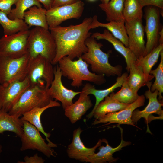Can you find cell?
Instances as JSON below:
<instances>
[{
	"mask_svg": "<svg viewBox=\"0 0 163 163\" xmlns=\"http://www.w3.org/2000/svg\"><path fill=\"white\" fill-rule=\"evenodd\" d=\"M23 132L20 137L22 142L21 151L32 149L37 150L48 158L55 157L56 153L41 136L40 131L28 122L22 120Z\"/></svg>",
	"mask_w": 163,
	"mask_h": 163,
	"instance_id": "obj_8",
	"label": "cell"
},
{
	"mask_svg": "<svg viewBox=\"0 0 163 163\" xmlns=\"http://www.w3.org/2000/svg\"><path fill=\"white\" fill-rule=\"evenodd\" d=\"M0 109H1V107H0Z\"/></svg>",
	"mask_w": 163,
	"mask_h": 163,
	"instance_id": "obj_44",
	"label": "cell"
},
{
	"mask_svg": "<svg viewBox=\"0 0 163 163\" xmlns=\"http://www.w3.org/2000/svg\"><path fill=\"white\" fill-rule=\"evenodd\" d=\"M54 79L48 88V92L53 99H55L62 103L65 109L73 103V99L81 91H75L65 87L62 81V75L58 65L54 68Z\"/></svg>",
	"mask_w": 163,
	"mask_h": 163,
	"instance_id": "obj_15",
	"label": "cell"
},
{
	"mask_svg": "<svg viewBox=\"0 0 163 163\" xmlns=\"http://www.w3.org/2000/svg\"><path fill=\"white\" fill-rule=\"evenodd\" d=\"M128 75L127 72L124 73L120 76L117 78L116 82L114 84L109 88L104 89H97L94 86L89 83H87L85 85L82 91L88 95L90 94L93 95L96 98L95 103L93 109L91 112L87 115L86 117L88 119L93 117V113L96 107L101 101L104 100L105 97L113 92L117 88L121 87L123 83L126 79Z\"/></svg>",
	"mask_w": 163,
	"mask_h": 163,
	"instance_id": "obj_22",
	"label": "cell"
},
{
	"mask_svg": "<svg viewBox=\"0 0 163 163\" xmlns=\"http://www.w3.org/2000/svg\"><path fill=\"white\" fill-rule=\"evenodd\" d=\"M142 8L138 0H125L123 13L125 21L142 20Z\"/></svg>",
	"mask_w": 163,
	"mask_h": 163,
	"instance_id": "obj_32",
	"label": "cell"
},
{
	"mask_svg": "<svg viewBox=\"0 0 163 163\" xmlns=\"http://www.w3.org/2000/svg\"><path fill=\"white\" fill-rule=\"evenodd\" d=\"M92 21V18L87 17L78 24L49 28L56 46V55L52 62L53 65L56 64L64 56L73 60L87 51L85 41L92 34L89 30Z\"/></svg>",
	"mask_w": 163,
	"mask_h": 163,
	"instance_id": "obj_1",
	"label": "cell"
},
{
	"mask_svg": "<svg viewBox=\"0 0 163 163\" xmlns=\"http://www.w3.org/2000/svg\"><path fill=\"white\" fill-rule=\"evenodd\" d=\"M30 30L20 31L0 39V56L17 58L28 53V38Z\"/></svg>",
	"mask_w": 163,
	"mask_h": 163,
	"instance_id": "obj_9",
	"label": "cell"
},
{
	"mask_svg": "<svg viewBox=\"0 0 163 163\" xmlns=\"http://www.w3.org/2000/svg\"><path fill=\"white\" fill-rule=\"evenodd\" d=\"M2 147L1 145L0 144V155L2 151Z\"/></svg>",
	"mask_w": 163,
	"mask_h": 163,
	"instance_id": "obj_42",
	"label": "cell"
},
{
	"mask_svg": "<svg viewBox=\"0 0 163 163\" xmlns=\"http://www.w3.org/2000/svg\"><path fill=\"white\" fill-rule=\"evenodd\" d=\"M159 44L163 43V28L160 30L159 33Z\"/></svg>",
	"mask_w": 163,
	"mask_h": 163,
	"instance_id": "obj_40",
	"label": "cell"
},
{
	"mask_svg": "<svg viewBox=\"0 0 163 163\" xmlns=\"http://www.w3.org/2000/svg\"><path fill=\"white\" fill-rule=\"evenodd\" d=\"M125 23L110 21L108 23H102L98 21L97 15H94L92 18L90 28L91 29L100 27L106 28L113 36L121 41L126 47H128V37Z\"/></svg>",
	"mask_w": 163,
	"mask_h": 163,
	"instance_id": "obj_23",
	"label": "cell"
},
{
	"mask_svg": "<svg viewBox=\"0 0 163 163\" xmlns=\"http://www.w3.org/2000/svg\"><path fill=\"white\" fill-rule=\"evenodd\" d=\"M24 161H18V163H43L45 160L42 157L39 156L37 153L33 156L29 157L25 156L24 158Z\"/></svg>",
	"mask_w": 163,
	"mask_h": 163,
	"instance_id": "obj_37",
	"label": "cell"
},
{
	"mask_svg": "<svg viewBox=\"0 0 163 163\" xmlns=\"http://www.w3.org/2000/svg\"><path fill=\"white\" fill-rule=\"evenodd\" d=\"M78 0H54L52 7L54 8L73 3Z\"/></svg>",
	"mask_w": 163,
	"mask_h": 163,
	"instance_id": "obj_38",
	"label": "cell"
},
{
	"mask_svg": "<svg viewBox=\"0 0 163 163\" xmlns=\"http://www.w3.org/2000/svg\"><path fill=\"white\" fill-rule=\"evenodd\" d=\"M161 61L158 67L155 69L151 70L150 74L155 78V80L150 88L151 91L153 92L156 90L158 91V99H162V94L163 92V50L160 53Z\"/></svg>",
	"mask_w": 163,
	"mask_h": 163,
	"instance_id": "obj_34",
	"label": "cell"
},
{
	"mask_svg": "<svg viewBox=\"0 0 163 163\" xmlns=\"http://www.w3.org/2000/svg\"><path fill=\"white\" fill-rule=\"evenodd\" d=\"M163 50V43H159L146 55L136 59L135 63L142 68L146 80L150 81L154 76L150 74L153 67L157 62L161 51Z\"/></svg>",
	"mask_w": 163,
	"mask_h": 163,
	"instance_id": "obj_26",
	"label": "cell"
},
{
	"mask_svg": "<svg viewBox=\"0 0 163 163\" xmlns=\"http://www.w3.org/2000/svg\"><path fill=\"white\" fill-rule=\"evenodd\" d=\"M145 101L144 95L139 96L136 100L125 108L118 111L108 113L98 119H95L92 124L95 125L104 123L107 125L117 123L119 125L121 124L130 125L139 128L133 123L131 117L133 112L136 109L144 105Z\"/></svg>",
	"mask_w": 163,
	"mask_h": 163,
	"instance_id": "obj_14",
	"label": "cell"
},
{
	"mask_svg": "<svg viewBox=\"0 0 163 163\" xmlns=\"http://www.w3.org/2000/svg\"><path fill=\"white\" fill-rule=\"evenodd\" d=\"M30 56L28 53L19 58L0 56V85H5L26 77Z\"/></svg>",
	"mask_w": 163,
	"mask_h": 163,
	"instance_id": "obj_7",
	"label": "cell"
},
{
	"mask_svg": "<svg viewBox=\"0 0 163 163\" xmlns=\"http://www.w3.org/2000/svg\"><path fill=\"white\" fill-rule=\"evenodd\" d=\"M30 86L29 81L26 77L23 80L15 81L5 85H0L1 109L8 112Z\"/></svg>",
	"mask_w": 163,
	"mask_h": 163,
	"instance_id": "obj_13",
	"label": "cell"
},
{
	"mask_svg": "<svg viewBox=\"0 0 163 163\" xmlns=\"http://www.w3.org/2000/svg\"><path fill=\"white\" fill-rule=\"evenodd\" d=\"M126 81L130 88L135 91L138 92L141 87L152 84V82L146 80L142 67L135 63L131 66Z\"/></svg>",
	"mask_w": 163,
	"mask_h": 163,
	"instance_id": "obj_29",
	"label": "cell"
},
{
	"mask_svg": "<svg viewBox=\"0 0 163 163\" xmlns=\"http://www.w3.org/2000/svg\"></svg>",
	"mask_w": 163,
	"mask_h": 163,
	"instance_id": "obj_45",
	"label": "cell"
},
{
	"mask_svg": "<svg viewBox=\"0 0 163 163\" xmlns=\"http://www.w3.org/2000/svg\"><path fill=\"white\" fill-rule=\"evenodd\" d=\"M125 23L128 37V48L136 59H139L144 56L145 50L144 27L142 20L125 21Z\"/></svg>",
	"mask_w": 163,
	"mask_h": 163,
	"instance_id": "obj_12",
	"label": "cell"
},
{
	"mask_svg": "<svg viewBox=\"0 0 163 163\" xmlns=\"http://www.w3.org/2000/svg\"><path fill=\"white\" fill-rule=\"evenodd\" d=\"M60 106L59 102L52 100L46 106L35 107L25 113L21 118L22 120L27 121L34 126L40 132L43 133L46 137V139L48 142V144L52 148L57 147V145L53 143L49 139L51 134L44 131L41 122L40 117L43 112L47 109L52 107H59Z\"/></svg>",
	"mask_w": 163,
	"mask_h": 163,
	"instance_id": "obj_21",
	"label": "cell"
},
{
	"mask_svg": "<svg viewBox=\"0 0 163 163\" xmlns=\"http://www.w3.org/2000/svg\"><path fill=\"white\" fill-rule=\"evenodd\" d=\"M124 2L125 0H110L107 3H101L99 6L105 12L107 21L125 22Z\"/></svg>",
	"mask_w": 163,
	"mask_h": 163,
	"instance_id": "obj_25",
	"label": "cell"
},
{
	"mask_svg": "<svg viewBox=\"0 0 163 163\" xmlns=\"http://www.w3.org/2000/svg\"><path fill=\"white\" fill-rule=\"evenodd\" d=\"M8 131L13 132L20 138L23 132L22 120L15 115L9 114L4 110H0V134Z\"/></svg>",
	"mask_w": 163,
	"mask_h": 163,
	"instance_id": "obj_24",
	"label": "cell"
},
{
	"mask_svg": "<svg viewBox=\"0 0 163 163\" xmlns=\"http://www.w3.org/2000/svg\"><path fill=\"white\" fill-rule=\"evenodd\" d=\"M121 89L117 92H113L109 94L114 99L120 102L130 104L139 97L138 92L131 89L129 86L126 79L121 86Z\"/></svg>",
	"mask_w": 163,
	"mask_h": 163,
	"instance_id": "obj_31",
	"label": "cell"
},
{
	"mask_svg": "<svg viewBox=\"0 0 163 163\" xmlns=\"http://www.w3.org/2000/svg\"><path fill=\"white\" fill-rule=\"evenodd\" d=\"M88 1H94L96 0H88Z\"/></svg>",
	"mask_w": 163,
	"mask_h": 163,
	"instance_id": "obj_43",
	"label": "cell"
},
{
	"mask_svg": "<svg viewBox=\"0 0 163 163\" xmlns=\"http://www.w3.org/2000/svg\"><path fill=\"white\" fill-rule=\"evenodd\" d=\"M152 85L147 86L148 90L145 92L144 94L145 97L149 100L148 104L142 110H135L133 112L131 117L132 121L134 124L136 123L141 118H144L147 125V132L151 134L152 133L149 129L148 124L149 116L152 114L155 113L162 118L163 115V111L161 108L163 104L157 99L158 91L156 90L152 92L150 90Z\"/></svg>",
	"mask_w": 163,
	"mask_h": 163,
	"instance_id": "obj_17",
	"label": "cell"
},
{
	"mask_svg": "<svg viewBox=\"0 0 163 163\" xmlns=\"http://www.w3.org/2000/svg\"><path fill=\"white\" fill-rule=\"evenodd\" d=\"M85 44L88 51L81 57L87 63L90 65L93 72L108 77L119 76L122 75V66L120 65L113 66L109 63V53H105L101 50L102 44L98 43L95 38L91 36L86 39Z\"/></svg>",
	"mask_w": 163,
	"mask_h": 163,
	"instance_id": "obj_2",
	"label": "cell"
},
{
	"mask_svg": "<svg viewBox=\"0 0 163 163\" xmlns=\"http://www.w3.org/2000/svg\"><path fill=\"white\" fill-rule=\"evenodd\" d=\"M57 63L62 76L72 81L71 85L73 87L79 88L83 85V81H87L97 85L106 82L105 75H99L90 71L89 65L81 57L76 60L71 59L67 56L60 59Z\"/></svg>",
	"mask_w": 163,
	"mask_h": 163,
	"instance_id": "obj_3",
	"label": "cell"
},
{
	"mask_svg": "<svg viewBox=\"0 0 163 163\" xmlns=\"http://www.w3.org/2000/svg\"><path fill=\"white\" fill-rule=\"evenodd\" d=\"M162 11L163 10L153 6H147L145 8L144 31L146 34L147 42L144 56L149 53L159 44L160 17Z\"/></svg>",
	"mask_w": 163,
	"mask_h": 163,
	"instance_id": "obj_10",
	"label": "cell"
},
{
	"mask_svg": "<svg viewBox=\"0 0 163 163\" xmlns=\"http://www.w3.org/2000/svg\"><path fill=\"white\" fill-rule=\"evenodd\" d=\"M48 88L30 86L23 93L8 113L20 117L35 107L47 106L53 99L49 94Z\"/></svg>",
	"mask_w": 163,
	"mask_h": 163,
	"instance_id": "obj_5",
	"label": "cell"
},
{
	"mask_svg": "<svg viewBox=\"0 0 163 163\" xmlns=\"http://www.w3.org/2000/svg\"><path fill=\"white\" fill-rule=\"evenodd\" d=\"M0 24L3 29L4 35L6 36L28 30L29 28L23 19H11L7 14L0 11Z\"/></svg>",
	"mask_w": 163,
	"mask_h": 163,
	"instance_id": "obj_30",
	"label": "cell"
},
{
	"mask_svg": "<svg viewBox=\"0 0 163 163\" xmlns=\"http://www.w3.org/2000/svg\"><path fill=\"white\" fill-rule=\"evenodd\" d=\"M46 10L34 5L24 13V20L30 27H39L49 30L46 16Z\"/></svg>",
	"mask_w": 163,
	"mask_h": 163,
	"instance_id": "obj_27",
	"label": "cell"
},
{
	"mask_svg": "<svg viewBox=\"0 0 163 163\" xmlns=\"http://www.w3.org/2000/svg\"><path fill=\"white\" fill-rule=\"evenodd\" d=\"M102 4H106L108 3L110 0H100Z\"/></svg>",
	"mask_w": 163,
	"mask_h": 163,
	"instance_id": "obj_41",
	"label": "cell"
},
{
	"mask_svg": "<svg viewBox=\"0 0 163 163\" xmlns=\"http://www.w3.org/2000/svg\"><path fill=\"white\" fill-rule=\"evenodd\" d=\"M91 37L98 40L103 39L110 43L114 49L125 58L126 64V69L129 72L131 66L135 63L136 58L131 50L126 47L119 40L115 37L107 29H105L102 33L95 32L92 34Z\"/></svg>",
	"mask_w": 163,
	"mask_h": 163,
	"instance_id": "obj_19",
	"label": "cell"
},
{
	"mask_svg": "<svg viewBox=\"0 0 163 163\" xmlns=\"http://www.w3.org/2000/svg\"><path fill=\"white\" fill-rule=\"evenodd\" d=\"M82 131L80 127L74 130L72 141L68 145L66 152L69 158L80 162H85L88 157L94 153L96 149L101 145L102 141L99 139L93 147H86L80 138V135Z\"/></svg>",
	"mask_w": 163,
	"mask_h": 163,
	"instance_id": "obj_16",
	"label": "cell"
},
{
	"mask_svg": "<svg viewBox=\"0 0 163 163\" xmlns=\"http://www.w3.org/2000/svg\"><path fill=\"white\" fill-rule=\"evenodd\" d=\"M51 62L41 55L30 58L26 77L30 86L49 88L54 78Z\"/></svg>",
	"mask_w": 163,
	"mask_h": 163,
	"instance_id": "obj_6",
	"label": "cell"
},
{
	"mask_svg": "<svg viewBox=\"0 0 163 163\" xmlns=\"http://www.w3.org/2000/svg\"><path fill=\"white\" fill-rule=\"evenodd\" d=\"M97 106L93 113V117L97 120L107 114L122 110L129 104L120 102L113 99L109 94Z\"/></svg>",
	"mask_w": 163,
	"mask_h": 163,
	"instance_id": "obj_28",
	"label": "cell"
},
{
	"mask_svg": "<svg viewBox=\"0 0 163 163\" xmlns=\"http://www.w3.org/2000/svg\"><path fill=\"white\" fill-rule=\"evenodd\" d=\"M18 0H0V11L8 15L11 10V7L15 4Z\"/></svg>",
	"mask_w": 163,
	"mask_h": 163,
	"instance_id": "obj_35",
	"label": "cell"
},
{
	"mask_svg": "<svg viewBox=\"0 0 163 163\" xmlns=\"http://www.w3.org/2000/svg\"><path fill=\"white\" fill-rule=\"evenodd\" d=\"M92 106L90 96L82 91L78 100L64 109V114L71 123L74 124L81 119Z\"/></svg>",
	"mask_w": 163,
	"mask_h": 163,
	"instance_id": "obj_20",
	"label": "cell"
},
{
	"mask_svg": "<svg viewBox=\"0 0 163 163\" xmlns=\"http://www.w3.org/2000/svg\"><path fill=\"white\" fill-rule=\"evenodd\" d=\"M40 3L42 4L45 8L48 10L52 7V6L54 0H36Z\"/></svg>",
	"mask_w": 163,
	"mask_h": 163,
	"instance_id": "obj_39",
	"label": "cell"
},
{
	"mask_svg": "<svg viewBox=\"0 0 163 163\" xmlns=\"http://www.w3.org/2000/svg\"><path fill=\"white\" fill-rule=\"evenodd\" d=\"M142 8L151 5L163 9V0H138Z\"/></svg>",
	"mask_w": 163,
	"mask_h": 163,
	"instance_id": "obj_36",
	"label": "cell"
},
{
	"mask_svg": "<svg viewBox=\"0 0 163 163\" xmlns=\"http://www.w3.org/2000/svg\"><path fill=\"white\" fill-rule=\"evenodd\" d=\"M84 6L83 2L78 0L70 4L51 8L46 10V16L49 28L59 26L68 19L79 18L83 12Z\"/></svg>",
	"mask_w": 163,
	"mask_h": 163,
	"instance_id": "obj_11",
	"label": "cell"
},
{
	"mask_svg": "<svg viewBox=\"0 0 163 163\" xmlns=\"http://www.w3.org/2000/svg\"><path fill=\"white\" fill-rule=\"evenodd\" d=\"M15 5V8L12 9L8 15L9 18L12 19L24 20V12L27 9L34 5L42 7V5L36 0H18Z\"/></svg>",
	"mask_w": 163,
	"mask_h": 163,
	"instance_id": "obj_33",
	"label": "cell"
},
{
	"mask_svg": "<svg viewBox=\"0 0 163 163\" xmlns=\"http://www.w3.org/2000/svg\"><path fill=\"white\" fill-rule=\"evenodd\" d=\"M28 53L30 58L41 55L51 63L56 53L55 40L49 30L35 27L30 30L28 38Z\"/></svg>",
	"mask_w": 163,
	"mask_h": 163,
	"instance_id": "obj_4",
	"label": "cell"
},
{
	"mask_svg": "<svg viewBox=\"0 0 163 163\" xmlns=\"http://www.w3.org/2000/svg\"><path fill=\"white\" fill-rule=\"evenodd\" d=\"M120 128L121 133V140L120 144L117 147L113 148L110 145L108 141L105 139H102V142L106 144V146L101 145L99 147V151L97 153L95 152L89 156L86 161V162L91 163H104L108 162L111 163L114 162L117 159L113 157V154L116 152L121 150L122 148L130 145V142L123 140V129L119 125L117 126Z\"/></svg>",
	"mask_w": 163,
	"mask_h": 163,
	"instance_id": "obj_18",
	"label": "cell"
}]
</instances>
